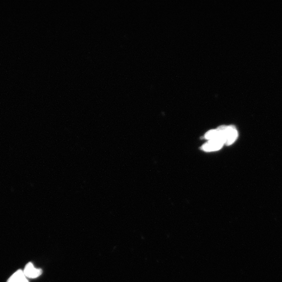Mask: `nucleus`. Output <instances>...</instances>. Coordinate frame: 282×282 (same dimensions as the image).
<instances>
[{
	"label": "nucleus",
	"mask_w": 282,
	"mask_h": 282,
	"mask_svg": "<svg viewBox=\"0 0 282 282\" xmlns=\"http://www.w3.org/2000/svg\"><path fill=\"white\" fill-rule=\"evenodd\" d=\"M23 271L27 279H36L40 276L42 273L41 269L36 268L31 262L27 263Z\"/></svg>",
	"instance_id": "obj_2"
},
{
	"label": "nucleus",
	"mask_w": 282,
	"mask_h": 282,
	"mask_svg": "<svg viewBox=\"0 0 282 282\" xmlns=\"http://www.w3.org/2000/svg\"><path fill=\"white\" fill-rule=\"evenodd\" d=\"M225 144L231 145L235 142L238 137L236 128L234 125H229L225 128Z\"/></svg>",
	"instance_id": "obj_1"
},
{
	"label": "nucleus",
	"mask_w": 282,
	"mask_h": 282,
	"mask_svg": "<svg viewBox=\"0 0 282 282\" xmlns=\"http://www.w3.org/2000/svg\"><path fill=\"white\" fill-rule=\"evenodd\" d=\"M7 282H29V281L23 271L19 270L12 274Z\"/></svg>",
	"instance_id": "obj_4"
},
{
	"label": "nucleus",
	"mask_w": 282,
	"mask_h": 282,
	"mask_svg": "<svg viewBox=\"0 0 282 282\" xmlns=\"http://www.w3.org/2000/svg\"><path fill=\"white\" fill-rule=\"evenodd\" d=\"M224 145V143L220 141H208V142L202 146L201 149L203 151L207 152L216 151L220 150Z\"/></svg>",
	"instance_id": "obj_3"
}]
</instances>
